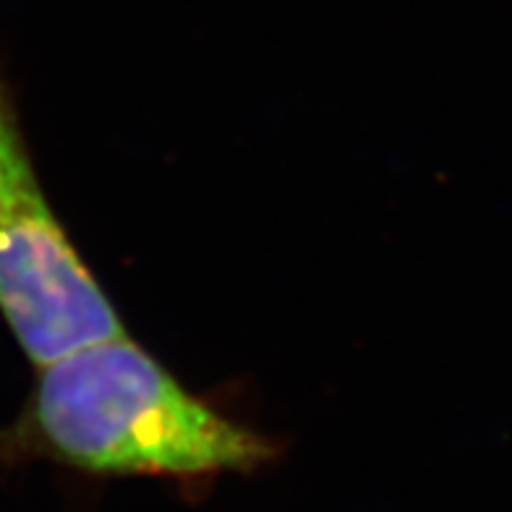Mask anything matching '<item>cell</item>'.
<instances>
[{
  "label": "cell",
  "mask_w": 512,
  "mask_h": 512,
  "mask_svg": "<svg viewBox=\"0 0 512 512\" xmlns=\"http://www.w3.org/2000/svg\"><path fill=\"white\" fill-rule=\"evenodd\" d=\"M275 458L270 437L194 398L126 335L40 366L24 411L0 429V473L48 460L100 479L209 481Z\"/></svg>",
  "instance_id": "6da1fadb"
},
{
  "label": "cell",
  "mask_w": 512,
  "mask_h": 512,
  "mask_svg": "<svg viewBox=\"0 0 512 512\" xmlns=\"http://www.w3.org/2000/svg\"><path fill=\"white\" fill-rule=\"evenodd\" d=\"M0 317L45 366L97 340L126 335L108 293L97 283L32 162L14 89L0 61Z\"/></svg>",
  "instance_id": "7a4b0ae2"
}]
</instances>
